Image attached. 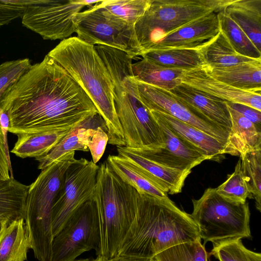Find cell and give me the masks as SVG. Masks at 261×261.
I'll list each match as a JSON object with an SVG mask.
<instances>
[{
	"mask_svg": "<svg viewBox=\"0 0 261 261\" xmlns=\"http://www.w3.org/2000/svg\"><path fill=\"white\" fill-rule=\"evenodd\" d=\"M216 192L226 200L236 204H244L250 196V192L243 174L241 160L236 164L234 171L226 180L216 188Z\"/></svg>",
	"mask_w": 261,
	"mask_h": 261,
	"instance_id": "cell-36",
	"label": "cell"
},
{
	"mask_svg": "<svg viewBox=\"0 0 261 261\" xmlns=\"http://www.w3.org/2000/svg\"><path fill=\"white\" fill-rule=\"evenodd\" d=\"M241 169L247 184L250 196L255 201L256 209L261 211V149L240 155Z\"/></svg>",
	"mask_w": 261,
	"mask_h": 261,
	"instance_id": "cell-31",
	"label": "cell"
},
{
	"mask_svg": "<svg viewBox=\"0 0 261 261\" xmlns=\"http://www.w3.org/2000/svg\"><path fill=\"white\" fill-rule=\"evenodd\" d=\"M107 161L117 175L138 193L161 198L168 197L167 194L149 181L123 159L118 155H109Z\"/></svg>",
	"mask_w": 261,
	"mask_h": 261,
	"instance_id": "cell-29",
	"label": "cell"
},
{
	"mask_svg": "<svg viewBox=\"0 0 261 261\" xmlns=\"http://www.w3.org/2000/svg\"><path fill=\"white\" fill-rule=\"evenodd\" d=\"M230 1L150 0L134 25L142 56L167 34L209 13L222 10Z\"/></svg>",
	"mask_w": 261,
	"mask_h": 261,
	"instance_id": "cell-6",
	"label": "cell"
},
{
	"mask_svg": "<svg viewBox=\"0 0 261 261\" xmlns=\"http://www.w3.org/2000/svg\"><path fill=\"white\" fill-rule=\"evenodd\" d=\"M28 58L5 62L0 64V98L3 93L30 68Z\"/></svg>",
	"mask_w": 261,
	"mask_h": 261,
	"instance_id": "cell-37",
	"label": "cell"
},
{
	"mask_svg": "<svg viewBox=\"0 0 261 261\" xmlns=\"http://www.w3.org/2000/svg\"><path fill=\"white\" fill-rule=\"evenodd\" d=\"M138 196V192L117 175L107 160L99 166L92 199L100 226V256L107 260L117 255L135 222Z\"/></svg>",
	"mask_w": 261,
	"mask_h": 261,
	"instance_id": "cell-4",
	"label": "cell"
},
{
	"mask_svg": "<svg viewBox=\"0 0 261 261\" xmlns=\"http://www.w3.org/2000/svg\"><path fill=\"white\" fill-rule=\"evenodd\" d=\"M220 31L239 54L254 59H261L258 50L241 28L223 10L218 12Z\"/></svg>",
	"mask_w": 261,
	"mask_h": 261,
	"instance_id": "cell-30",
	"label": "cell"
},
{
	"mask_svg": "<svg viewBox=\"0 0 261 261\" xmlns=\"http://www.w3.org/2000/svg\"><path fill=\"white\" fill-rule=\"evenodd\" d=\"M226 104L260 129L261 111L241 103L226 102Z\"/></svg>",
	"mask_w": 261,
	"mask_h": 261,
	"instance_id": "cell-39",
	"label": "cell"
},
{
	"mask_svg": "<svg viewBox=\"0 0 261 261\" xmlns=\"http://www.w3.org/2000/svg\"><path fill=\"white\" fill-rule=\"evenodd\" d=\"M169 91L197 115L230 134L231 122L226 101L206 95L182 83Z\"/></svg>",
	"mask_w": 261,
	"mask_h": 261,
	"instance_id": "cell-19",
	"label": "cell"
},
{
	"mask_svg": "<svg viewBox=\"0 0 261 261\" xmlns=\"http://www.w3.org/2000/svg\"><path fill=\"white\" fill-rule=\"evenodd\" d=\"M6 221H9L7 219L0 217V230L1 229V228H2V226L3 224V223Z\"/></svg>",
	"mask_w": 261,
	"mask_h": 261,
	"instance_id": "cell-44",
	"label": "cell"
},
{
	"mask_svg": "<svg viewBox=\"0 0 261 261\" xmlns=\"http://www.w3.org/2000/svg\"><path fill=\"white\" fill-rule=\"evenodd\" d=\"M29 0H0V28L21 17Z\"/></svg>",
	"mask_w": 261,
	"mask_h": 261,
	"instance_id": "cell-38",
	"label": "cell"
},
{
	"mask_svg": "<svg viewBox=\"0 0 261 261\" xmlns=\"http://www.w3.org/2000/svg\"><path fill=\"white\" fill-rule=\"evenodd\" d=\"M99 166L85 158L76 159L65 172L51 210L54 237L68 218L83 204L92 199Z\"/></svg>",
	"mask_w": 261,
	"mask_h": 261,
	"instance_id": "cell-12",
	"label": "cell"
},
{
	"mask_svg": "<svg viewBox=\"0 0 261 261\" xmlns=\"http://www.w3.org/2000/svg\"><path fill=\"white\" fill-rule=\"evenodd\" d=\"M108 261H152L148 258H140L129 256H116Z\"/></svg>",
	"mask_w": 261,
	"mask_h": 261,
	"instance_id": "cell-42",
	"label": "cell"
},
{
	"mask_svg": "<svg viewBox=\"0 0 261 261\" xmlns=\"http://www.w3.org/2000/svg\"><path fill=\"white\" fill-rule=\"evenodd\" d=\"M208 254L201 240L179 244L154 256L152 261H208Z\"/></svg>",
	"mask_w": 261,
	"mask_h": 261,
	"instance_id": "cell-33",
	"label": "cell"
},
{
	"mask_svg": "<svg viewBox=\"0 0 261 261\" xmlns=\"http://www.w3.org/2000/svg\"><path fill=\"white\" fill-rule=\"evenodd\" d=\"M9 124L10 121L8 114L0 108V125L3 135L5 151L10 173V177H13L7 141V134L8 132Z\"/></svg>",
	"mask_w": 261,
	"mask_h": 261,
	"instance_id": "cell-40",
	"label": "cell"
},
{
	"mask_svg": "<svg viewBox=\"0 0 261 261\" xmlns=\"http://www.w3.org/2000/svg\"><path fill=\"white\" fill-rule=\"evenodd\" d=\"M150 0L101 1V6L110 14L134 26L143 15Z\"/></svg>",
	"mask_w": 261,
	"mask_h": 261,
	"instance_id": "cell-32",
	"label": "cell"
},
{
	"mask_svg": "<svg viewBox=\"0 0 261 261\" xmlns=\"http://www.w3.org/2000/svg\"><path fill=\"white\" fill-rule=\"evenodd\" d=\"M101 231L93 199L80 206L53 239L51 261H74L91 250L100 256Z\"/></svg>",
	"mask_w": 261,
	"mask_h": 261,
	"instance_id": "cell-9",
	"label": "cell"
},
{
	"mask_svg": "<svg viewBox=\"0 0 261 261\" xmlns=\"http://www.w3.org/2000/svg\"><path fill=\"white\" fill-rule=\"evenodd\" d=\"M29 189L13 177L0 180V217L9 222L24 219Z\"/></svg>",
	"mask_w": 261,
	"mask_h": 261,
	"instance_id": "cell-26",
	"label": "cell"
},
{
	"mask_svg": "<svg viewBox=\"0 0 261 261\" xmlns=\"http://www.w3.org/2000/svg\"><path fill=\"white\" fill-rule=\"evenodd\" d=\"M227 105V104H226ZM231 128L229 143L240 156L261 149V130L254 123L228 106Z\"/></svg>",
	"mask_w": 261,
	"mask_h": 261,
	"instance_id": "cell-25",
	"label": "cell"
},
{
	"mask_svg": "<svg viewBox=\"0 0 261 261\" xmlns=\"http://www.w3.org/2000/svg\"><path fill=\"white\" fill-rule=\"evenodd\" d=\"M218 12L209 13L167 34L150 50L200 49L211 42L220 32Z\"/></svg>",
	"mask_w": 261,
	"mask_h": 261,
	"instance_id": "cell-16",
	"label": "cell"
},
{
	"mask_svg": "<svg viewBox=\"0 0 261 261\" xmlns=\"http://www.w3.org/2000/svg\"><path fill=\"white\" fill-rule=\"evenodd\" d=\"M74 155L75 151L67 153L42 170L29 186L24 221L32 249L38 261H51L52 207L66 171L76 160Z\"/></svg>",
	"mask_w": 261,
	"mask_h": 261,
	"instance_id": "cell-5",
	"label": "cell"
},
{
	"mask_svg": "<svg viewBox=\"0 0 261 261\" xmlns=\"http://www.w3.org/2000/svg\"><path fill=\"white\" fill-rule=\"evenodd\" d=\"M31 249L24 219L5 221L0 230V261H26Z\"/></svg>",
	"mask_w": 261,
	"mask_h": 261,
	"instance_id": "cell-21",
	"label": "cell"
},
{
	"mask_svg": "<svg viewBox=\"0 0 261 261\" xmlns=\"http://www.w3.org/2000/svg\"><path fill=\"white\" fill-rule=\"evenodd\" d=\"M134 77L146 84L170 91L181 83L185 69L170 68L156 64L143 58L132 64Z\"/></svg>",
	"mask_w": 261,
	"mask_h": 261,
	"instance_id": "cell-23",
	"label": "cell"
},
{
	"mask_svg": "<svg viewBox=\"0 0 261 261\" xmlns=\"http://www.w3.org/2000/svg\"><path fill=\"white\" fill-rule=\"evenodd\" d=\"M74 261H108L106 259H105L102 256H97L95 259H77L75 260Z\"/></svg>",
	"mask_w": 261,
	"mask_h": 261,
	"instance_id": "cell-43",
	"label": "cell"
},
{
	"mask_svg": "<svg viewBox=\"0 0 261 261\" xmlns=\"http://www.w3.org/2000/svg\"><path fill=\"white\" fill-rule=\"evenodd\" d=\"M181 83L214 98L261 111V92L241 90L220 82L213 77L204 66L186 70Z\"/></svg>",
	"mask_w": 261,
	"mask_h": 261,
	"instance_id": "cell-15",
	"label": "cell"
},
{
	"mask_svg": "<svg viewBox=\"0 0 261 261\" xmlns=\"http://www.w3.org/2000/svg\"><path fill=\"white\" fill-rule=\"evenodd\" d=\"M70 129L18 135L17 141L11 152L22 159H36L44 156L53 149Z\"/></svg>",
	"mask_w": 261,
	"mask_h": 261,
	"instance_id": "cell-24",
	"label": "cell"
},
{
	"mask_svg": "<svg viewBox=\"0 0 261 261\" xmlns=\"http://www.w3.org/2000/svg\"><path fill=\"white\" fill-rule=\"evenodd\" d=\"M117 155L126 160L166 194L180 193L186 178L191 172V171L178 170L160 165L125 146H117Z\"/></svg>",
	"mask_w": 261,
	"mask_h": 261,
	"instance_id": "cell-17",
	"label": "cell"
},
{
	"mask_svg": "<svg viewBox=\"0 0 261 261\" xmlns=\"http://www.w3.org/2000/svg\"><path fill=\"white\" fill-rule=\"evenodd\" d=\"M156 121L164 135L163 145L156 147L132 148L137 152L160 165L181 171H191L204 161L208 160L206 156L177 136L163 123Z\"/></svg>",
	"mask_w": 261,
	"mask_h": 261,
	"instance_id": "cell-14",
	"label": "cell"
},
{
	"mask_svg": "<svg viewBox=\"0 0 261 261\" xmlns=\"http://www.w3.org/2000/svg\"><path fill=\"white\" fill-rule=\"evenodd\" d=\"M142 57L164 66L186 70L205 65L199 49L151 50L144 53Z\"/></svg>",
	"mask_w": 261,
	"mask_h": 261,
	"instance_id": "cell-28",
	"label": "cell"
},
{
	"mask_svg": "<svg viewBox=\"0 0 261 261\" xmlns=\"http://www.w3.org/2000/svg\"><path fill=\"white\" fill-rule=\"evenodd\" d=\"M110 74L117 116L125 146L132 148L156 147L163 145L162 130L150 112L132 93L125 81L126 67L120 61L107 65Z\"/></svg>",
	"mask_w": 261,
	"mask_h": 261,
	"instance_id": "cell-7",
	"label": "cell"
},
{
	"mask_svg": "<svg viewBox=\"0 0 261 261\" xmlns=\"http://www.w3.org/2000/svg\"><path fill=\"white\" fill-rule=\"evenodd\" d=\"M208 261H210V260H208Z\"/></svg>",
	"mask_w": 261,
	"mask_h": 261,
	"instance_id": "cell-45",
	"label": "cell"
},
{
	"mask_svg": "<svg viewBox=\"0 0 261 261\" xmlns=\"http://www.w3.org/2000/svg\"><path fill=\"white\" fill-rule=\"evenodd\" d=\"M223 11L261 51V0H231Z\"/></svg>",
	"mask_w": 261,
	"mask_h": 261,
	"instance_id": "cell-22",
	"label": "cell"
},
{
	"mask_svg": "<svg viewBox=\"0 0 261 261\" xmlns=\"http://www.w3.org/2000/svg\"><path fill=\"white\" fill-rule=\"evenodd\" d=\"M10 172L6 158L3 133L0 125V180L10 178Z\"/></svg>",
	"mask_w": 261,
	"mask_h": 261,
	"instance_id": "cell-41",
	"label": "cell"
},
{
	"mask_svg": "<svg viewBox=\"0 0 261 261\" xmlns=\"http://www.w3.org/2000/svg\"><path fill=\"white\" fill-rule=\"evenodd\" d=\"M9 116L8 132L16 135L70 129L98 112L69 74L46 55L0 98Z\"/></svg>",
	"mask_w": 261,
	"mask_h": 261,
	"instance_id": "cell-1",
	"label": "cell"
},
{
	"mask_svg": "<svg viewBox=\"0 0 261 261\" xmlns=\"http://www.w3.org/2000/svg\"><path fill=\"white\" fill-rule=\"evenodd\" d=\"M83 121L71 128L47 154L35 159L39 163L38 169L41 170L44 169L69 152L76 150L88 151V148L81 142L80 138L79 131Z\"/></svg>",
	"mask_w": 261,
	"mask_h": 261,
	"instance_id": "cell-35",
	"label": "cell"
},
{
	"mask_svg": "<svg viewBox=\"0 0 261 261\" xmlns=\"http://www.w3.org/2000/svg\"><path fill=\"white\" fill-rule=\"evenodd\" d=\"M199 50L205 65L211 68L230 66L257 60L237 53L221 31L211 42Z\"/></svg>",
	"mask_w": 261,
	"mask_h": 261,
	"instance_id": "cell-27",
	"label": "cell"
},
{
	"mask_svg": "<svg viewBox=\"0 0 261 261\" xmlns=\"http://www.w3.org/2000/svg\"><path fill=\"white\" fill-rule=\"evenodd\" d=\"M100 1L29 0L21 22L43 39L63 40L75 32L76 15L84 7L92 6Z\"/></svg>",
	"mask_w": 261,
	"mask_h": 261,
	"instance_id": "cell-11",
	"label": "cell"
},
{
	"mask_svg": "<svg viewBox=\"0 0 261 261\" xmlns=\"http://www.w3.org/2000/svg\"><path fill=\"white\" fill-rule=\"evenodd\" d=\"M47 55L69 74L93 101L106 123L108 143L125 146L116 112L111 76L95 46L71 37L62 40Z\"/></svg>",
	"mask_w": 261,
	"mask_h": 261,
	"instance_id": "cell-3",
	"label": "cell"
},
{
	"mask_svg": "<svg viewBox=\"0 0 261 261\" xmlns=\"http://www.w3.org/2000/svg\"><path fill=\"white\" fill-rule=\"evenodd\" d=\"M199 240L201 239L198 227L190 215L168 197L138 193L136 219L117 255L152 260L170 247Z\"/></svg>",
	"mask_w": 261,
	"mask_h": 261,
	"instance_id": "cell-2",
	"label": "cell"
},
{
	"mask_svg": "<svg viewBox=\"0 0 261 261\" xmlns=\"http://www.w3.org/2000/svg\"><path fill=\"white\" fill-rule=\"evenodd\" d=\"M215 79L241 90L261 92V59L223 67H208Z\"/></svg>",
	"mask_w": 261,
	"mask_h": 261,
	"instance_id": "cell-20",
	"label": "cell"
},
{
	"mask_svg": "<svg viewBox=\"0 0 261 261\" xmlns=\"http://www.w3.org/2000/svg\"><path fill=\"white\" fill-rule=\"evenodd\" d=\"M101 2L76 15L77 37L93 46L105 45L124 51L134 58L141 56L134 26L110 14L101 6Z\"/></svg>",
	"mask_w": 261,
	"mask_h": 261,
	"instance_id": "cell-10",
	"label": "cell"
},
{
	"mask_svg": "<svg viewBox=\"0 0 261 261\" xmlns=\"http://www.w3.org/2000/svg\"><path fill=\"white\" fill-rule=\"evenodd\" d=\"M149 111L156 120L163 123L177 136L206 156L208 160L220 161L226 154L239 155L228 143L167 114Z\"/></svg>",
	"mask_w": 261,
	"mask_h": 261,
	"instance_id": "cell-18",
	"label": "cell"
},
{
	"mask_svg": "<svg viewBox=\"0 0 261 261\" xmlns=\"http://www.w3.org/2000/svg\"><path fill=\"white\" fill-rule=\"evenodd\" d=\"M213 244L209 254L219 261H261V254L246 248L242 239H231Z\"/></svg>",
	"mask_w": 261,
	"mask_h": 261,
	"instance_id": "cell-34",
	"label": "cell"
},
{
	"mask_svg": "<svg viewBox=\"0 0 261 261\" xmlns=\"http://www.w3.org/2000/svg\"><path fill=\"white\" fill-rule=\"evenodd\" d=\"M191 218L197 225L205 244L236 238L251 237L248 203L236 204L221 197L216 188L206 189L198 199H192Z\"/></svg>",
	"mask_w": 261,
	"mask_h": 261,
	"instance_id": "cell-8",
	"label": "cell"
},
{
	"mask_svg": "<svg viewBox=\"0 0 261 261\" xmlns=\"http://www.w3.org/2000/svg\"><path fill=\"white\" fill-rule=\"evenodd\" d=\"M132 66L127 70L125 81L132 93L149 111L167 114L229 145V132L197 115L169 91L136 79Z\"/></svg>",
	"mask_w": 261,
	"mask_h": 261,
	"instance_id": "cell-13",
	"label": "cell"
}]
</instances>
